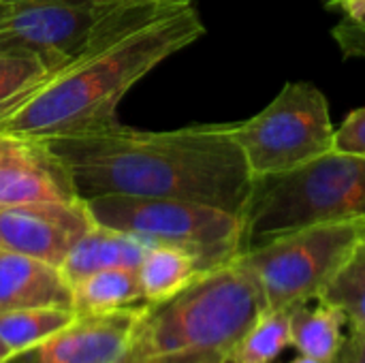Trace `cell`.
Masks as SVG:
<instances>
[{"mask_svg": "<svg viewBox=\"0 0 365 363\" xmlns=\"http://www.w3.org/2000/svg\"><path fill=\"white\" fill-rule=\"evenodd\" d=\"M47 145L79 199L128 195L195 201L244 216L255 175L231 124L137 131L120 122Z\"/></svg>", "mask_w": 365, "mask_h": 363, "instance_id": "6da1fadb", "label": "cell"}, {"mask_svg": "<svg viewBox=\"0 0 365 363\" xmlns=\"http://www.w3.org/2000/svg\"><path fill=\"white\" fill-rule=\"evenodd\" d=\"M203 34L192 2L178 4L53 71L0 116V133L49 141L109 128L126 92Z\"/></svg>", "mask_w": 365, "mask_h": 363, "instance_id": "7a4b0ae2", "label": "cell"}, {"mask_svg": "<svg viewBox=\"0 0 365 363\" xmlns=\"http://www.w3.org/2000/svg\"><path fill=\"white\" fill-rule=\"evenodd\" d=\"M265 312L263 293L237 261L201 272L173 297L145 304L120 363L227 357Z\"/></svg>", "mask_w": 365, "mask_h": 363, "instance_id": "3957f363", "label": "cell"}, {"mask_svg": "<svg viewBox=\"0 0 365 363\" xmlns=\"http://www.w3.org/2000/svg\"><path fill=\"white\" fill-rule=\"evenodd\" d=\"M242 252L280 235L365 218V158L331 150L284 173L255 178Z\"/></svg>", "mask_w": 365, "mask_h": 363, "instance_id": "277c9868", "label": "cell"}, {"mask_svg": "<svg viewBox=\"0 0 365 363\" xmlns=\"http://www.w3.org/2000/svg\"><path fill=\"white\" fill-rule=\"evenodd\" d=\"M178 4L186 2L0 0V45L36 56L53 73Z\"/></svg>", "mask_w": 365, "mask_h": 363, "instance_id": "5b68a950", "label": "cell"}, {"mask_svg": "<svg viewBox=\"0 0 365 363\" xmlns=\"http://www.w3.org/2000/svg\"><path fill=\"white\" fill-rule=\"evenodd\" d=\"M365 218L306 227L244 250L237 261L257 280L265 310L321 297L364 244Z\"/></svg>", "mask_w": 365, "mask_h": 363, "instance_id": "8992f818", "label": "cell"}, {"mask_svg": "<svg viewBox=\"0 0 365 363\" xmlns=\"http://www.w3.org/2000/svg\"><path fill=\"white\" fill-rule=\"evenodd\" d=\"M83 201L96 225L135 233L152 244L186 248L205 270L242 252L244 218L214 205L128 195H98Z\"/></svg>", "mask_w": 365, "mask_h": 363, "instance_id": "52a82bcc", "label": "cell"}, {"mask_svg": "<svg viewBox=\"0 0 365 363\" xmlns=\"http://www.w3.org/2000/svg\"><path fill=\"white\" fill-rule=\"evenodd\" d=\"M255 178L291 171L334 150L327 96L308 81H289L257 116L231 124Z\"/></svg>", "mask_w": 365, "mask_h": 363, "instance_id": "ba28073f", "label": "cell"}, {"mask_svg": "<svg viewBox=\"0 0 365 363\" xmlns=\"http://www.w3.org/2000/svg\"><path fill=\"white\" fill-rule=\"evenodd\" d=\"M92 227L83 199L0 205V248L56 267Z\"/></svg>", "mask_w": 365, "mask_h": 363, "instance_id": "9c48e42d", "label": "cell"}, {"mask_svg": "<svg viewBox=\"0 0 365 363\" xmlns=\"http://www.w3.org/2000/svg\"><path fill=\"white\" fill-rule=\"evenodd\" d=\"M143 306L77 315L71 325L38 344L11 353L4 363H120Z\"/></svg>", "mask_w": 365, "mask_h": 363, "instance_id": "30bf717a", "label": "cell"}, {"mask_svg": "<svg viewBox=\"0 0 365 363\" xmlns=\"http://www.w3.org/2000/svg\"><path fill=\"white\" fill-rule=\"evenodd\" d=\"M77 199L68 171L47 141L0 133V205Z\"/></svg>", "mask_w": 365, "mask_h": 363, "instance_id": "8fae6325", "label": "cell"}, {"mask_svg": "<svg viewBox=\"0 0 365 363\" xmlns=\"http://www.w3.org/2000/svg\"><path fill=\"white\" fill-rule=\"evenodd\" d=\"M45 306L73 308L71 285L60 267L0 248V312Z\"/></svg>", "mask_w": 365, "mask_h": 363, "instance_id": "7c38bea8", "label": "cell"}, {"mask_svg": "<svg viewBox=\"0 0 365 363\" xmlns=\"http://www.w3.org/2000/svg\"><path fill=\"white\" fill-rule=\"evenodd\" d=\"M150 246L152 242L145 237L94 223V227L86 235H81V240L66 255L64 263L60 265V272L68 285H75L77 280L101 270H139Z\"/></svg>", "mask_w": 365, "mask_h": 363, "instance_id": "4fadbf2b", "label": "cell"}, {"mask_svg": "<svg viewBox=\"0 0 365 363\" xmlns=\"http://www.w3.org/2000/svg\"><path fill=\"white\" fill-rule=\"evenodd\" d=\"M349 336V321L344 312L327 302L314 297L297 304L291 310V347L306 357L334 362Z\"/></svg>", "mask_w": 365, "mask_h": 363, "instance_id": "5bb4252c", "label": "cell"}, {"mask_svg": "<svg viewBox=\"0 0 365 363\" xmlns=\"http://www.w3.org/2000/svg\"><path fill=\"white\" fill-rule=\"evenodd\" d=\"M75 315H103L143 306V287L137 270L111 267L94 272L71 285Z\"/></svg>", "mask_w": 365, "mask_h": 363, "instance_id": "9a60e30c", "label": "cell"}, {"mask_svg": "<svg viewBox=\"0 0 365 363\" xmlns=\"http://www.w3.org/2000/svg\"><path fill=\"white\" fill-rule=\"evenodd\" d=\"M137 272L145 304H158L186 289L201 272H205V267L201 259L186 248L152 244Z\"/></svg>", "mask_w": 365, "mask_h": 363, "instance_id": "2e32d148", "label": "cell"}, {"mask_svg": "<svg viewBox=\"0 0 365 363\" xmlns=\"http://www.w3.org/2000/svg\"><path fill=\"white\" fill-rule=\"evenodd\" d=\"M73 308H21L11 312H0V340L11 351H24L32 344L47 340L66 325L75 321Z\"/></svg>", "mask_w": 365, "mask_h": 363, "instance_id": "e0dca14e", "label": "cell"}, {"mask_svg": "<svg viewBox=\"0 0 365 363\" xmlns=\"http://www.w3.org/2000/svg\"><path fill=\"white\" fill-rule=\"evenodd\" d=\"M291 310H265L229 353L235 363H272L291 347Z\"/></svg>", "mask_w": 365, "mask_h": 363, "instance_id": "ac0fdd59", "label": "cell"}, {"mask_svg": "<svg viewBox=\"0 0 365 363\" xmlns=\"http://www.w3.org/2000/svg\"><path fill=\"white\" fill-rule=\"evenodd\" d=\"M51 71L36 56L0 45V116L38 88Z\"/></svg>", "mask_w": 365, "mask_h": 363, "instance_id": "d6986e66", "label": "cell"}, {"mask_svg": "<svg viewBox=\"0 0 365 363\" xmlns=\"http://www.w3.org/2000/svg\"><path fill=\"white\" fill-rule=\"evenodd\" d=\"M321 297L336 304L344 312L349 329L365 334V272L361 267L349 261V265L331 280Z\"/></svg>", "mask_w": 365, "mask_h": 363, "instance_id": "ffe728a7", "label": "cell"}, {"mask_svg": "<svg viewBox=\"0 0 365 363\" xmlns=\"http://www.w3.org/2000/svg\"><path fill=\"white\" fill-rule=\"evenodd\" d=\"M334 150L357 154L365 158V107L351 111L336 128Z\"/></svg>", "mask_w": 365, "mask_h": 363, "instance_id": "44dd1931", "label": "cell"}, {"mask_svg": "<svg viewBox=\"0 0 365 363\" xmlns=\"http://www.w3.org/2000/svg\"><path fill=\"white\" fill-rule=\"evenodd\" d=\"M331 363H365V334L349 329V336Z\"/></svg>", "mask_w": 365, "mask_h": 363, "instance_id": "7402d4cb", "label": "cell"}, {"mask_svg": "<svg viewBox=\"0 0 365 363\" xmlns=\"http://www.w3.org/2000/svg\"><path fill=\"white\" fill-rule=\"evenodd\" d=\"M220 359H212V357H171V359H154L148 363H218Z\"/></svg>", "mask_w": 365, "mask_h": 363, "instance_id": "603a6c76", "label": "cell"}, {"mask_svg": "<svg viewBox=\"0 0 365 363\" xmlns=\"http://www.w3.org/2000/svg\"><path fill=\"white\" fill-rule=\"evenodd\" d=\"M351 261H353V263H355L357 267H361V270L365 272V246H364V244H361V246L357 248V252L353 255V259H351Z\"/></svg>", "mask_w": 365, "mask_h": 363, "instance_id": "cb8c5ba5", "label": "cell"}, {"mask_svg": "<svg viewBox=\"0 0 365 363\" xmlns=\"http://www.w3.org/2000/svg\"><path fill=\"white\" fill-rule=\"evenodd\" d=\"M291 363H329V362H321V359H314V357H306V355H297Z\"/></svg>", "mask_w": 365, "mask_h": 363, "instance_id": "d4e9b609", "label": "cell"}, {"mask_svg": "<svg viewBox=\"0 0 365 363\" xmlns=\"http://www.w3.org/2000/svg\"><path fill=\"white\" fill-rule=\"evenodd\" d=\"M9 355H11V351L2 344V340H0V363H4L9 359Z\"/></svg>", "mask_w": 365, "mask_h": 363, "instance_id": "484cf974", "label": "cell"}, {"mask_svg": "<svg viewBox=\"0 0 365 363\" xmlns=\"http://www.w3.org/2000/svg\"><path fill=\"white\" fill-rule=\"evenodd\" d=\"M344 2H349V0H329V6L338 9V6H340V4H344Z\"/></svg>", "mask_w": 365, "mask_h": 363, "instance_id": "4316f807", "label": "cell"}, {"mask_svg": "<svg viewBox=\"0 0 365 363\" xmlns=\"http://www.w3.org/2000/svg\"><path fill=\"white\" fill-rule=\"evenodd\" d=\"M218 363H235V362H233V359H231V357L227 355V357H222V359H220V362H218Z\"/></svg>", "mask_w": 365, "mask_h": 363, "instance_id": "83f0119b", "label": "cell"}, {"mask_svg": "<svg viewBox=\"0 0 365 363\" xmlns=\"http://www.w3.org/2000/svg\"><path fill=\"white\" fill-rule=\"evenodd\" d=\"M169 2H192V0H169Z\"/></svg>", "mask_w": 365, "mask_h": 363, "instance_id": "f1b7e54d", "label": "cell"}, {"mask_svg": "<svg viewBox=\"0 0 365 363\" xmlns=\"http://www.w3.org/2000/svg\"><path fill=\"white\" fill-rule=\"evenodd\" d=\"M364 246H365V235H364Z\"/></svg>", "mask_w": 365, "mask_h": 363, "instance_id": "f546056e", "label": "cell"}]
</instances>
